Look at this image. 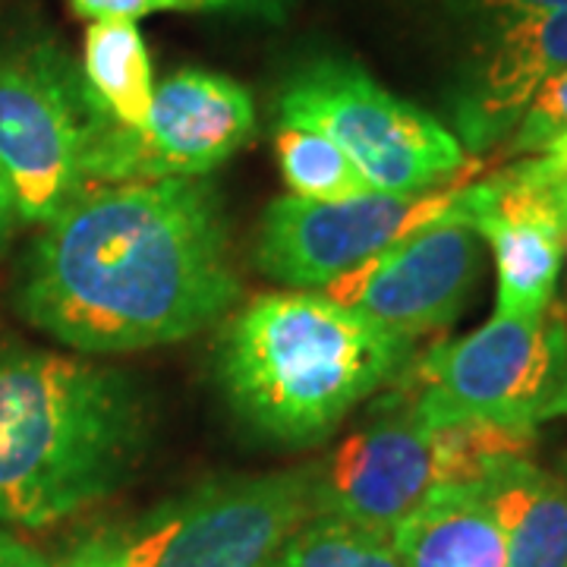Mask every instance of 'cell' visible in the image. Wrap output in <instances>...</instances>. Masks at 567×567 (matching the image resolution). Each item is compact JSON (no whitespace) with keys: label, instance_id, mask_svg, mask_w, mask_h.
Instances as JSON below:
<instances>
[{"label":"cell","instance_id":"cell-1","mask_svg":"<svg viewBox=\"0 0 567 567\" xmlns=\"http://www.w3.org/2000/svg\"><path fill=\"white\" fill-rule=\"evenodd\" d=\"M237 293L218 193L177 177L80 189L41 224L17 309L58 344L126 353L203 331Z\"/></svg>","mask_w":567,"mask_h":567},{"label":"cell","instance_id":"cell-2","mask_svg":"<svg viewBox=\"0 0 567 567\" xmlns=\"http://www.w3.org/2000/svg\"><path fill=\"white\" fill-rule=\"evenodd\" d=\"M145 429L117 369L0 347V527H48L111 495L140 461Z\"/></svg>","mask_w":567,"mask_h":567},{"label":"cell","instance_id":"cell-3","mask_svg":"<svg viewBox=\"0 0 567 567\" xmlns=\"http://www.w3.org/2000/svg\"><path fill=\"white\" fill-rule=\"evenodd\" d=\"M410 363L413 341L369 324L322 290L256 297L218 347V379L234 413L268 442L297 447L328 439Z\"/></svg>","mask_w":567,"mask_h":567},{"label":"cell","instance_id":"cell-4","mask_svg":"<svg viewBox=\"0 0 567 567\" xmlns=\"http://www.w3.org/2000/svg\"><path fill=\"white\" fill-rule=\"evenodd\" d=\"M278 123L319 130L375 193L388 196H423L480 171V162H470L461 140L432 114L338 58L309 61L284 82Z\"/></svg>","mask_w":567,"mask_h":567},{"label":"cell","instance_id":"cell-5","mask_svg":"<svg viewBox=\"0 0 567 567\" xmlns=\"http://www.w3.org/2000/svg\"><path fill=\"white\" fill-rule=\"evenodd\" d=\"M107 123L61 48L32 41L0 51V174L20 224H44L89 186Z\"/></svg>","mask_w":567,"mask_h":567},{"label":"cell","instance_id":"cell-6","mask_svg":"<svg viewBox=\"0 0 567 567\" xmlns=\"http://www.w3.org/2000/svg\"><path fill=\"white\" fill-rule=\"evenodd\" d=\"M565 365L567 306L551 300L543 316H492L473 334L406 365V406L425 425L492 420L536 429Z\"/></svg>","mask_w":567,"mask_h":567},{"label":"cell","instance_id":"cell-7","mask_svg":"<svg viewBox=\"0 0 567 567\" xmlns=\"http://www.w3.org/2000/svg\"><path fill=\"white\" fill-rule=\"evenodd\" d=\"M312 517L316 464L205 483L130 536L142 567H271Z\"/></svg>","mask_w":567,"mask_h":567},{"label":"cell","instance_id":"cell-8","mask_svg":"<svg viewBox=\"0 0 567 567\" xmlns=\"http://www.w3.org/2000/svg\"><path fill=\"white\" fill-rule=\"evenodd\" d=\"M466 183L423 196L363 193L338 203L281 196L265 208L256 237V268L290 290H322L382 249L445 218Z\"/></svg>","mask_w":567,"mask_h":567},{"label":"cell","instance_id":"cell-9","mask_svg":"<svg viewBox=\"0 0 567 567\" xmlns=\"http://www.w3.org/2000/svg\"><path fill=\"white\" fill-rule=\"evenodd\" d=\"M256 130V107L240 82L181 70L155 89L136 130L107 123L89 158V186L203 177L221 167Z\"/></svg>","mask_w":567,"mask_h":567},{"label":"cell","instance_id":"cell-10","mask_svg":"<svg viewBox=\"0 0 567 567\" xmlns=\"http://www.w3.org/2000/svg\"><path fill=\"white\" fill-rule=\"evenodd\" d=\"M480 275V234L457 205L445 218L382 249L344 278L322 287L324 297L363 316L394 338L420 341L461 316Z\"/></svg>","mask_w":567,"mask_h":567},{"label":"cell","instance_id":"cell-11","mask_svg":"<svg viewBox=\"0 0 567 567\" xmlns=\"http://www.w3.org/2000/svg\"><path fill=\"white\" fill-rule=\"evenodd\" d=\"M439 488L445 486L435 435L406 404L353 432L316 464L319 514L388 539Z\"/></svg>","mask_w":567,"mask_h":567},{"label":"cell","instance_id":"cell-12","mask_svg":"<svg viewBox=\"0 0 567 567\" xmlns=\"http://www.w3.org/2000/svg\"><path fill=\"white\" fill-rule=\"evenodd\" d=\"M461 212L495 256V316H543L555 300L567 244V224L551 189L507 167L464 186Z\"/></svg>","mask_w":567,"mask_h":567},{"label":"cell","instance_id":"cell-13","mask_svg":"<svg viewBox=\"0 0 567 567\" xmlns=\"http://www.w3.org/2000/svg\"><path fill=\"white\" fill-rule=\"evenodd\" d=\"M567 66V7L495 22L454 99L461 145L483 152L511 136L539 85Z\"/></svg>","mask_w":567,"mask_h":567},{"label":"cell","instance_id":"cell-14","mask_svg":"<svg viewBox=\"0 0 567 567\" xmlns=\"http://www.w3.org/2000/svg\"><path fill=\"white\" fill-rule=\"evenodd\" d=\"M404 567H505L507 539L486 488L447 486L391 533Z\"/></svg>","mask_w":567,"mask_h":567},{"label":"cell","instance_id":"cell-15","mask_svg":"<svg viewBox=\"0 0 567 567\" xmlns=\"http://www.w3.org/2000/svg\"><path fill=\"white\" fill-rule=\"evenodd\" d=\"M507 539L505 567H567V480L533 461L486 486Z\"/></svg>","mask_w":567,"mask_h":567},{"label":"cell","instance_id":"cell-16","mask_svg":"<svg viewBox=\"0 0 567 567\" xmlns=\"http://www.w3.org/2000/svg\"><path fill=\"white\" fill-rule=\"evenodd\" d=\"M82 82L104 121L136 130L155 99L152 61L136 22H92L82 44Z\"/></svg>","mask_w":567,"mask_h":567},{"label":"cell","instance_id":"cell-17","mask_svg":"<svg viewBox=\"0 0 567 567\" xmlns=\"http://www.w3.org/2000/svg\"><path fill=\"white\" fill-rule=\"evenodd\" d=\"M275 158H278L290 196L312 199V203H338V199L375 193L357 171V164L319 130L278 123Z\"/></svg>","mask_w":567,"mask_h":567},{"label":"cell","instance_id":"cell-18","mask_svg":"<svg viewBox=\"0 0 567 567\" xmlns=\"http://www.w3.org/2000/svg\"><path fill=\"white\" fill-rule=\"evenodd\" d=\"M271 567H404V561L382 533L319 514L287 539Z\"/></svg>","mask_w":567,"mask_h":567},{"label":"cell","instance_id":"cell-19","mask_svg":"<svg viewBox=\"0 0 567 567\" xmlns=\"http://www.w3.org/2000/svg\"><path fill=\"white\" fill-rule=\"evenodd\" d=\"M567 133V66L548 76L529 99L517 126L505 140V155H539Z\"/></svg>","mask_w":567,"mask_h":567},{"label":"cell","instance_id":"cell-20","mask_svg":"<svg viewBox=\"0 0 567 567\" xmlns=\"http://www.w3.org/2000/svg\"><path fill=\"white\" fill-rule=\"evenodd\" d=\"M54 567H142L130 529H102L70 548Z\"/></svg>","mask_w":567,"mask_h":567},{"label":"cell","instance_id":"cell-21","mask_svg":"<svg viewBox=\"0 0 567 567\" xmlns=\"http://www.w3.org/2000/svg\"><path fill=\"white\" fill-rule=\"evenodd\" d=\"M70 7L92 22H136L164 10H189L186 0H70Z\"/></svg>","mask_w":567,"mask_h":567},{"label":"cell","instance_id":"cell-22","mask_svg":"<svg viewBox=\"0 0 567 567\" xmlns=\"http://www.w3.org/2000/svg\"><path fill=\"white\" fill-rule=\"evenodd\" d=\"M524 181L536 183L543 189H555V186H567V133L546 145L539 155H533L529 162L511 164Z\"/></svg>","mask_w":567,"mask_h":567},{"label":"cell","instance_id":"cell-23","mask_svg":"<svg viewBox=\"0 0 567 567\" xmlns=\"http://www.w3.org/2000/svg\"><path fill=\"white\" fill-rule=\"evenodd\" d=\"M0 567H54L39 548L29 546L10 529H0Z\"/></svg>","mask_w":567,"mask_h":567},{"label":"cell","instance_id":"cell-24","mask_svg":"<svg viewBox=\"0 0 567 567\" xmlns=\"http://www.w3.org/2000/svg\"><path fill=\"white\" fill-rule=\"evenodd\" d=\"M486 7H492L495 13H502L498 20L505 17H517V13H543V10H558L567 7V0H483Z\"/></svg>","mask_w":567,"mask_h":567},{"label":"cell","instance_id":"cell-25","mask_svg":"<svg viewBox=\"0 0 567 567\" xmlns=\"http://www.w3.org/2000/svg\"><path fill=\"white\" fill-rule=\"evenodd\" d=\"M20 224V215H17V205H13V196H10V186L0 174V252L7 249V244L13 240V230Z\"/></svg>","mask_w":567,"mask_h":567},{"label":"cell","instance_id":"cell-26","mask_svg":"<svg viewBox=\"0 0 567 567\" xmlns=\"http://www.w3.org/2000/svg\"><path fill=\"white\" fill-rule=\"evenodd\" d=\"M555 416H567V365L565 372H561V382H558L555 394H551V401H548L543 423H546V420H555Z\"/></svg>","mask_w":567,"mask_h":567},{"label":"cell","instance_id":"cell-27","mask_svg":"<svg viewBox=\"0 0 567 567\" xmlns=\"http://www.w3.org/2000/svg\"><path fill=\"white\" fill-rule=\"evenodd\" d=\"M271 0H186L189 10H221V7H265Z\"/></svg>","mask_w":567,"mask_h":567},{"label":"cell","instance_id":"cell-28","mask_svg":"<svg viewBox=\"0 0 567 567\" xmlns=\"http://www.w3.org/2000/svg\"><path fill=\"white\" fill-rule=\"evenodd\" d=\"M551 199H555V205H558V212H561V218L567 224V186H555L551 189Z\"/></svg>","mask_w":567,"mask_h":567},{"label":"cell","instance_id":"cell-29","mask_svg":"<svg viewBox=\"0 0 567 567\" xmlns=\"http://www.w3.org/2000/svg\"><path fill=\"white\" fill-rule=\"evenodd\" d=\"M565 249H567V244H565Z\"/></svg>","mask_w":567,"mask_h":567}]
</instances>
